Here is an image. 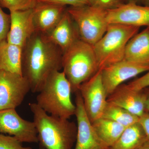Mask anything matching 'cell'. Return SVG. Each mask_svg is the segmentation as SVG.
<instances>
[{"instance_id": "32", "label": "cell", "mask_w": 149, "mask_h": 149, "mask_svg": "<svg viewBox=\"0 0 149 149\" xmlns=\"http://www.w3.org/2000/svg\"><path fill=\"white\" fill-rule=\"evenodd\" d=\"M141 4L143 6H149V0H142Z\"/></svg>"}, {"instance_id": "19", "label": "cell", "mask_w": 149, "mask_h": 149, "mask_svg": "<svg viewBox=\"0 0 149 149\" xmlns=\"http://www.w3.org/2000/svg\"><path fill=\"white\" fill-rule=\"evenodd\" d=\"M148 141L139 122L126 127L110 149H136Z\"/></svg>"}, {"instance_id": "30", "label": "cell", "mask_w": 149, "mask_h": 149, "mask_svg": "<svg viewBox=\"0 0 149 149\" xmlns=\"http://www.w3.org/2000/svg\"><path fill=\"white\" fill-rule=\"evenodd\" d=\"M136 149H149V141H146Z\"/></svg>"}, {"instance_id": "31", "label": "cell", "mask_w": 149, "mask_h": 149, "mask_svg": "<svg viewBox=\"0 0 149 149\" xmlns=\"http://www.w3.org/2000/svg\"><path fill=\"white\" fill-rule=\"evenodd\" d=\"M142 0H128V3H133L140 5L142 3Z\"/></svg>"}, {"instance_id": "11", "label": "cell", "mask_w": 149, "mask_h": 149, "mask_svg": "<svg viewBox=\"0 0 149 149\" xmlns=\"http://www.w3.org/2000/svg\"><path fill=\"white\" fill-rule=\"evenodd\" d=\"M75 93V113L77 121V134L74 149H110L96 133L86 114L80 92Z\"/></svg>"}, {"instance_id": "13", "label": "cell", "mask_w": 149, "mask_h": 149, "mask_svg": "<svg viewBox=\"0 0 149 149\" xmlns=\"http://www.w3.org/2000/svg\"><path fill=\"white\" fill-rule=\"evenodd\" d=\"M10 28L7 41L22 48L35 32L33 9L10 11Z\"/></svg>"}, {"instance_id": "10", "label": "cell", "mask_w": 149, "mask_h": 149, "mask_svg": "<svg viewBox=\"0 0 149 149\" xmlns=\"http://www.w3.org/2000/svg\"><path fill=\"white\" fill-rule=\"evenodd\" d=\"M101 70L102 81L108 97L125 81L149 71V65L124 59Z\"/></svg>"}, {"instance_id": "29", "label": "cell", "mask_w": 149, "mask_h": 149, "mask_svg": "<svg viewBox=\"0 0 149 149\" xmlns=\"http://www.w3.org/2000/svg\"><path fill=\"white\" fill-rule=\"evenodd\" d=\"M143 90L146 95L145 111L146 112L149 113V87L144 88Z\"/></svg>"}, {"instance_id": "26", "label": "cell", "mask_w": 149, "mask_h": 149, "mask_svg": "<svg viewBox=\"0 0 149 149\" xmlns=\"http://www.w3.org/2000/svg\"><path fill=\"white\" fill-rule=\"evenodd\" d=\"M127 85L130 89L135 91H141L149 87V70L142 77L133 80Z\"/></svg>"}, {"instance_id": "17", "label": "cell", "mask_w": 149, "mask_h": 149, "mask_svg": "<svg viewBox=\"0 0 149 149\" xmlns=\"http://www.w3.org/2000/svg\"><path fill=\"white\" fill-rule=\"evenodd\" d=\"M124 59L149 65V27L137 33L128 41Z\"/></svg>"}, {"instance_id": "33", "label": "cell", "mask_w": 149, "mask_h": 149, "mask_svg": "<svg viewBox=\"0 0 149 149\" xmlns=\"http://www.w3.org/2000/svg\"><path fill=\"white\" fill-rule=\"evenodd\" d=\"M38 149H45V148H44V147H43L42 146H40H40H39V148Z\"/></svg>"}, {"instance_id": "9", "label": "cell", "mask_w": 149, "mask_h": 149, "mask_svg": "<svg viewBox=\"0 0 149 149\" xmlns=\"http://www.w3.org/2000/svg\"><path fill=\"white\" fill-rule=\"evenodd\" d=\"M0 134H8L22 143H39L35 123L24 120L15 109L0 111Z\"/></svg>"}, {"instance_id": "21", "label": "cell", "mask_w": 149, "mask_h": 149, "mask_svg": "<svg viewBox=\"0 0 149 149\" xmlns=\"http://www.w3.org/2000/svg\"><path fill=\"white\" fill-rule=\"evenodd\" d=\"M101 117L118 123L125 128L139 122L140 118L127 110L108 102Z\"/></svg>"}, {"instance_id": "15", "label": "cell", "mask_w": 149, "mask_h": 149, "mask_svg": "<svg viewBox=\"0 0 149 149\" xmlns=\"http://www.w3.org/2000/svg\"><path fill=\"white\" fill-rule=\"evenodd\" d=\"M107 102L127 110L141 117L145 111L146 95L143 90L135 91L127 84H122L108 97Z\"/></svg>"}, {"instance_id": "12", "label": "cell", "mask_w": 149, "mask_h": 149, "mask_svg": "<svg viewBox=\"0 0 149 149\" xmlns=\"http://www.w3.org/2000/svg\"><path fill=\"white\" fill-rule=\"evenodd\" d=\"M109 24H120L149 27V6L127 3L114 9L107 10Z\"/></svg>"}, {"instance_id": "7", "label": "cell", "mask_w": 149, "mask_h": 149, "mask_svg": "<svg viewBox=\"0 0 149 149\" xmlns=\"http://www.w3.org/2000/svg\"><path fill=\"white\" fill-rule=\"evenodd\" d=\"M30 91L29 82L22 74L0 70V111L15 109Z\"/></svg>"}, {"instance_id": "4", "label": "cell", "mask_w": 149, "mask_h": 149, "mask_svg": "<svg viewBox=\"0 0 149 149\" xmlns=\"http://www.w3.org/2000/svg\"><path fill=\"white\" fill-rule=\"evenodd\" d=\"M62 66L73 93L99 70L93 46L81 40L63 53Z\"/></svg>"}, {"instance_id": "20", "label": "cell", "mask_w": 149, "mask_h": 149, "mask_svg": "<svg viewBox=\"0 0 149 149\" xmlns=\"http://www.w3.org/2000/svg\"><path fill=\"white\" fill-rule=\"evenodd\" d=\"M92 123L99 137L110 148L126 128L118 123L103 117Z\"/></svg>"}, {"instance_id": "8", "label": "cell", "mask_w": 149, "mask_h": 149, "mask_svg": "<svg viewBox=\"0 0 149 149\" xmlns=\"http://www.w3.org/2000/svg\"><path fill=\"white\" fill-rule=\"evenodd\" d=\"M86 114L93 123L102 116L107 102L108 96L99 70L78 89Z\"/></svg>"}, {"instance_id": "16", "label": "cell", "mask_w": 149, "mask_h": 149, "mask_svg": "<svg viewBox=\"0 0 149 149\" xmlns=\"http://www.w3.org/2000/svg\"><path fill=\"white\" fill-rule=\"evenodd\" d=\"M46 35L50 41L61 49L63 53L81 40L77 25L67 9L55 27Z\"/></svg>"}, {"instance_id": "1", "label": "cell", "mask_w": 149, "mask_h": 149, "mask_svg": "<svg viewBox=\"0 0 149 149\" xmlns=\"http://www.w3.org/2000/svg\"><path fill=\"white\" fill-rule=\"evenodd\" d=\"M63 53L45 34L35 32L22 47V73L31 91L39 93L47 79L62 69Z\"/></svg>"}, {"instance_id": "28", "label": "cell", "mask_w": 149, "mask_h": 149, "mask_svg": "<svg viewBox=\"0 0 149 149\" xmlns=\"http://www.w3.org/2000/svg\"><path fill=\"white\" fill-rule=\"evenodd\" d=\"M139 123L143 129L147 140L149 142V113L145 112L140 117Z\"/></svg>"}, {"instance_id": "3", "label": "cell", "mask_w": 149, "mask_h": 149, "mask_svg": "<svg viewBox=\"0 0 149 149\" xmlns=\"http://www.w3.org/2000/svg\"><path fill=\"white\" fill-rule=\"evenodd\" d=\"M72 88L64 72L56 71L48 77L36 98V104L48 114L68 119L75 113Z\"/></svg>"}, {"instance_id": "23", "label": "cell", "mask_w": 149, "mask_h": 149, "mask_svg": "<svg viewBox=\"0 0 149 149\" xmlns=\"http://www.w3.org/2000/svg\"><path fill=\"white\" fill-rule=\"evenodd\" d=\"M128 3V0H90V5L110 10L114 9Z\"/></svg>"}, {"instance_id": "14", "label": "cell", "mask_w": 149, "mask_h": 149, "mask_svg": "<svg viewBox=\"0 0 149 149\" xmlns=\"http://www.w3.org/2000/svg\"><path fill=\"white\" fill-rule=\"evenodd\" d=\"M66 6L38 1L33 9L35 32L47 34L61 19L67 9Z\"/></svg>"}, {"instance_id": "5", "label": "cell", "mask_w": 149, "mask_h": 149, "mask_svg": "<svg viewBox=\"0 0 149 149\" xmlns=\"http://www.w3.org/2000/svg\"><path fill=\"white\" fill-rule=\"evenodd\" d=\"M140 28L125 24H109L104 35L93 46L99 70L124 59L127 43L139 33Z\"/></svg>"}, {"instance_id": "2", "label": "cell", "mask_w": 149, "mask_h": 149, "mask_svg": "<svg viewBox=\"0 0 149 149\" xmlns=\"http://www.w3.org/2000/svg\"><path fill=\"white\" fill-rule=\"evenodd\" d=\"M39 145L45 149H72L76 143L77 125L74 122L49 115L36 103L29 104Z\"/></svg>"}, {"instance_id": "18", "label": "cell", "mask_w": 149, "mask_h": 149, "mask_svg": "<svg viewBox=\"0 0 149 149\" xmlns=\"http://www.w3.org/2000/svg\"><path fill=\"white\" fill-rule=\"evenodd\" d=\"M22 48L7 40L0 42V70L22 74Z\"/></svg>"}, {"instance_id": "25", "label": "cell", "mask_w": 149, "mask_h": 149, "mask_svg": "<svg viewBox=\"0 0 149 149\" xmlns=\"http://www.w3.org/2000/svg\"><path fill=\"white\" fill-rule=\"evenodd\" d=\"M10 25V14L5 13L0 6V42L6 40Z\"/></svg>"}, {"instance_id": "22", "label": "cell", "mask_w": 149, "mask_h": 149, "mask_svg": "<svg viewBox=\"0 0 149 149\" xmlns=\"http://www.w3.org/2000/svg\"><path fill=\"white\" fill-rule=\"evenodd\" d=\"M38 2V0H0V6L10 12L23 10L34 8Z\"/></svg>"}, {"instance_id": "6", "label": "cell", "mask_w": 149, "mask_h": 149, "mask_svg": "<svg viewBox=\"0 0 149 149\" xmlns=\"http://www.w3.org/2000/svg\"><path fill=\"white\" fill-rule=\"evenodd\" d=\"M67 11L77 25L80 39L93 47L106 32L107 10L91 5L70 6Z\"/></svg>"}, {"instance_id": "27", "label": "cell", "mask_w": 149, "mask_h": 149, "mask_svg": "<svg viewBox=\"0 0 149 149\" xmlns=\"http://www.w3.org/2000/svg\"><path fill=\"white\" fill-rule=\"evenodd\" d=\"M38 1L72 7L90 5V0H38Z\"/></svg>"}, {"instance_id": "24", "label": "cell", "mask_w": 149, "mask_h": 149, "mask_svg": "<svg viewBox=\"0 0 149 149\" xmlns=\"http://www.w3.org/2000/svg\"><path fill=\"white\" fill-rule=\"evenodd\" d=\"M0 149H32L24 147L22 143L13 136L0 134Z\"/></svg>"}]
</instances>
